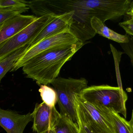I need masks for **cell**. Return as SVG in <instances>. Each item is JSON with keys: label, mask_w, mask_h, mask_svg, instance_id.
I'll list each match as a JSON object with an SVG mask.
<instances>
[{"label": "cell", "mask_w": 133, "mask_h": 133, "mask_svg": "<svg viewBox=\"0 0 133 133\" xmlns=\"http://www.w3.org/2000/svg\"><path fill=\"white\" fill-rule=\"evenodd\" d=\"M48 133H55V132L53 130H51L48 131Z\"/></svg>", "instance_id": "cell-22"}, {"label": "cell", "mask_w": 133, "mask_h": 133, "mask_svg": "<svg viewBox=\"0 0 133 133\" xmlns=\"http://www.w3.org/2000/svg\"><path fill=\"white\" fill-rule=\"evenodd\" d=\"M56 15H48L37 17L25 29L0 44V61L26 45H31L43 29Z\"/></svg>", "instance_id": "cell-5"}, {"label": "cell", "mask_w": 133, "mask_h": 133, "mask_svg": "<svg viewBox=\"0 0 133 133\" xmlns=\"http://www.w3.org/2000/svg\"><path fill=\"white\" fill-rule=\"evenodd\" d=\"M48 131H46V132H43L42 133H48Z\"/></svg>", "instance_id": "cell-23"}, {"label": "cell", "mask_w": 133, "mask_h": 133, "mask_svg": "<svg viewBox=\"0 0 133 133\" xmlns=\"http://www.w3.org/2000/svg\"><path fill=\"white\" fill-rule=\"evenodd\" d=\"M79 40L70 30H67L44 39L36 44L30 47L24 54L15 62L10 72L17 71L19 69L23 67L32 58L43 52L61 45L74 43Z\"/></svg>", "instance_id": "cell-6"}, {"label": "cell", "mask_w": 133, "mask_h": 133, "mask_svg": "<svg viewBox=\"0 0 133 133\" xmlns=\"http://www.w3.org/2000/svg\"><path fill=\"white\" fill-rule=\"evenodd\" d=\"M87 79L57 77L51 83L56 92L61 114L77 124L75 97L88 87Z\"/></svg>", "instance_id": "cell-4"}, {"label": "cell", "mask_w": 133, "mask_h": 133, "mask_svg": "<svg viewBox=\"0 0 133 133\" xmlns=\"http://www.w3.org/2000/svg\"><path fill=\"white\" fill-rule=\"evenodd\" d=\"M79 95L92 104L108 108L126 118V103L128 96L121 86L101 85L88 86Z\"/></svg>", "instance_id": "cell-3"}, {"label": "cell", "mask_w": 133, "mask_h": 133, "mask_svg": "<svg viewBox=\"0 0 133 133\" xmlns=\"http://www.w3.org/2000/svg\"><path fill=\"white\" fill-rule=\"evenodd\" d=\"M129 41L125 43H120L125 53L130 58L131 63L133 66V36L129 35Z\"/></svg>", "instance_id": "cell-19"}, {"label": "cell", "mask_w": 133, "mask_h": 133, "mask_svg": "<svg viewBox=\"0 0 133 133\" xmlns=\"http://www.w3.org/2000/svg\"><path fill=\"white\" fill-rule=\"evenodd\" d=\"M28 5L37 17L73 11L71 31L84 43L96 34L91 25V19L96 17L104 23L107 17L105 0H34L29 2Z\"/></svg>", "instance_id": "cell-1"}, {"label": "cell", "mask_w": 133, "mask_h": 133, "mask_svg": "<svg viewBox=\"0 0 133 133\" xmlns=\"http://www.w3.org/2000/svg\"><path fill=\"white\" fill-rule=\"evenodd\" d=\"M129 122L130 125V127H131L133 133V109L132 110L131 119H130V120L129 121Z\"/></svg>", "instance_id": "cell-21"}, {"label": "cell", "mask_w": 133, "mask_h": 133, "mask_svg": "<svg viewBox=\"0 0 133 133\" xmlns=\"http://www.w3.org/2000/svg\"><path fill=\"white\" fill-rule=\"evenodd\" d=\"M104 107L111 119L116 133H133L129 121L114 110Z\"/></svg>", "instance_id": "cell-14"}, {"label": "cell", "mask_w": 133, "mask_h": 133, "mask_svg": "<svg viewBox=\"0 0 133 133\" xmlns=\"http://www.w3.org/2000/svg\"><path fill=\"white\" fill-rule=\"evenodd\" d=\"M33 122L30 112L20 115L15 111L0 107V126L7 133H23L27 125Z\"/></svg>", "instance_id": "cell-8"}, {"label": "cell", "mask_w": 133, "mask_h": 133, "mask_svg": "<svg viewBox=\"0 0 133 133\" xmlns=\"http://www.w3.org/2000/svg\"><path fill=\"white\" fill-rule=\"evenodd\" d=\"M55 133H79L77 124L68 117L58 112L53 129Z\"/></svg>", "instance_id": "cell-12"}, {"label": "cell", "mask_w": 133, "mask_h": 133, "mask_svg": "<svg viewBox=\"0 0 133 133\" xmlns=\"http://www.w3.org/2000/svg\"><path fill=\"white\" fill-rule=\"evenodd\" d=\"M37 18L35 16L20 14L5 22L0 26V44L25 29Z\"/></svg>", "instance_id": "cell-10"}, {"label": "cell", "mask_w": 133, "mask_h": 133, "mask_svg": "<svg viewBox=\"0 0 133 133\" xmlns=\"http://www.w3.org/2000/svg\"><path fill=\"white\" fill-rule=\"evenodd\" d=\"M75 104L79 133H101L92 124L76 102Z\"/></svg>", "instance_id": "cell-15"}, {"label": "cell", "mask_w": 133, "mask_h": 133, "mask_svg": "<svg viewBox=\"0 0 133 133\" xmlns=\"http://www.w3.org/2000/svg\"><path fill=\"white\" fill-rule=\"evenodd\" d=\"M29 9L28 6L23 8H0V26L9 19L23 12H26Z\"/></svg>", "instance_id": "cell-17"}, {"label": "cell", "mask_w": 133, "mask_h": 133, "mask_svg": "<svg viewBox=\"0 0 133 133\" xmlns=\"http://www.w3.org/2000/svg\"><path fill=\"white\" fill-rule=\"evenodd\" d=\"M119 26L125 30L127 35L133 36V16L129 20L120 23Z\"/></svg>", "instance_id": "cell-20"}, {"label": "cell", "mask_w": 133, "mask_h": 133, "mask_svg": "<svg viewBox=\"0 0 133 133\" xmlns=\"http://www.w3.org/2000/svg\"><path fill=\"white\" fill-rule=\"evenodd\" d=\"M40 86L39 91L43 102L50 107H55L57 101V98L54 89L47 85H41Z\"/></svg>", "instance_id": "cell-16"}, {"label": "cell", "mask_w": 133, "mask_h": 133, "mask_svg": "<svg viewBox=\"0 0 133 133\" xmlns=\"http://www.w3.org/2000/svg\"><path fill=\"white\" fill-rule=\"evenodd\" d=\"M0 2H1V0H0Z\"/></svg>", "instance_id": "cell-24"}, {"label": "cell", "mask_w": 133, "mask_h": 133, "mask_svg": "<svg viewBox=\"0 0 133 133\" xmlns=\"http://www.w3.org/2000/svg\"></svg>", "instance_id": "cell-25"}, {"label": "cell", "mask_w": 133, "mask_h": 133, "mask_svg": "<svg viewBox=\"0 0 133 133\" xmlns=\"http://www.w3.org/2000/svg\"><path fill=\"white\" fill-rule=\"evenodd\" d=\"M84 45V43L79 40L43 52L24 65L23 73L27 78L36 80L39 86L51 84L58 77L62 66Z\"/></svg>", "instance_id": "cell-2"}, {"label": "cell", "mask_w": 133, "mask_h": 133, "mask_svg": "<svg viewBox=\"0 0 133 133\" xmlns=\"http://www.w3.org/2000/svg\"><path fill=\"white\" fill-rule=\"evenodd\" d=\"M26 45L0 61V83L6 73L11 71L15 62L30 47Z\"/></svg>", "instance_id": "cell-13"}, {"label": "cell", "mask_w": 133, "mask_h": 133, "mask_svg": "<svg viewBox=\"0 0 133 133\" xmlns=\"http://www.w3.org/2000/svg\"><path fill=\"white\" fill-rule=\"evenodd\" d=\"M90 24L96 34H98L120 43H127L129 41V35H122L115 32L106 26L104 23L96 17H93L91 19Z\"/></svg>", "instance_id": "cell-11"}, {"label": "cell", "mask_w": 133, "mask_h": 133, "mask_svg": "<svg viewBox=\"0 0 133 133\" xmlns=\"http://www.w3.org/2000/svg\"><path fill=\"white\" fill-rule=\"evenodd\" d=\"M27 6L25 1L1 0L0 2V8H23Z\"/></svg>", "instance_id": "cell-18"}, {"label": "cell", "mask_w": 133, "mask_h": 133, "mask_svg": "<svg viewBox=\"0 0 133 133\" xmlns=\"http://www.w3.org/2000/svg\"><path fill=\"white\" fill-rule=\"evenodd\" d=\"M58 112L55 107H50L43 102L37 104L32 113L33 131L42 133L53 129Z\"/></svg>", "instance_id": "cell-7"}, {"label": "cell", "mask_w": 133, "mask_h": 133, "mask_svg": "<svg viewBox=\"0 0 133 133\" xmlns=\"http://www.w3.org/2000/svg\"><path fill=\"white\" fill-rule=\"evenodd\" d=\"M73 16V11L56 15L55 18L47 25L36 37L30 46L67 30H71L74 23Z\"/></svg>", "instance_id": "cell-9"}]
</instances>
